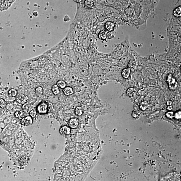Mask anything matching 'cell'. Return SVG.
Returning <instances> with one entry per match:
<instances>
[{
    "instance_id": "cell-1",
    "label": "cell",
    "mask_w": 181,
    "mask_h": 181,
    "mask_svg": "<svg viewBox=\"0 0 181 181\" xmlns=\"http://www.w3.org/2000/svg\"><path fill=\"white\" fill-rule=\"evenodd\" d=\"M167 82L170 89L171 90L175 89L178 86V84L176 79L171 74H169L168 76Z\"/></svg>"
},
{
    "instance_id": "cell-2",
    "label": "cell",
    "mask_w": 181,
    "mask_h": 181,
    "mask_svg": "<svg viewBox=\"0 0 181 181\" xmlns=\"http://www.w3.org/2000/svg\"><path fill=\"white\" fill-rule=\"evenodd\" d=\"M15 0H0V11L8 9Z\"/></svg>"
},
{
    "instance_id": "cell-3",
    "label": "cell",
    "mask_w": 181,
    "mask_h": 181,
    "mask_svg": "<svg viewBox=\"0 0 181 181\" xmlns=\"http://www.w3.org/2000/svg\"><path fill=\"white\" fill-rule=\"evenodd\" d=\"M37 110L38 112L41 114L46 113L48 112L47 103H41L38 106Z\"/></svg>"
},
{
    "instance_id": "cell-4",
    "label": "cell",
    "mask_w": 181,
    "mask_h": 181,
    "mask_svg": "<svg viewBox=\"0 0 181 181\" xmlns=\"http://www.w3.org/2000/svg\"><path fill=\"white\" fill-rule=\"evenodd\" d=\"M33 123L32 118L31 116H27L22 118L21 124L23 125L28 126L31 125Z\"/></svg>"
},
{
    "instance_id": "cell-5",
    "label": "cell",
    "mask_w": 181,
    "mask_h": 181,
    "mask_svg": "<svg viewBox=\"0 0 181 181\" xmlns=\"http://www.w3.org/2000/svg\"><path fill=\"white\" fill-rule=\"evenodd\" d=\"M16 97V101L21 104H23L26 103L28 99L26 96L23 94H17Z\"/></svg>"
},
{
    "instance_id": "cell-6",
    "label": "cell",
    "mask_w": 181,
    "mask_h": 181,
    "mask_svg": "<svg viewBox=\"0 0 181 181\" xmlns=\"http://www.w3.org/2000/svg\"><path fill=\"white\" fill-rule=\"evenodd\" d=\"M29 159L26 155H23L19 159V162L21 166H26L29 164Z\"/></svg>"
},
{
    "instance_id": "cell-7",
    "label": "cell",
    "mask_w": 181,
    "mask_h": 181,
    "mask_svg": "<svg viewBox=\"0 0 181 181\" xmlns=\"http://www.w3.org/2000/svg\"><path fill=\"white\" fill-rule=\"evenodd\" d=\"M71 129L68 127L64 126H62L59 130L60 134L62 135H66L70 134Z\"/></svg>"
},
{
    "instance_id": "cell-8",
    "label": "cell",
    "mask_w": 181,
    "mask_h": 181,
    "mask_svg": "<svg viewBox=\"0 0 181 181\" xmlns=\"http://www.w3.org/2000/svg\"><path fill=\"white\" fill-rule=\"evenodd\" d=\"M84 8L87 9H91L94 8L95 4L93 0H85L84 2Z\"/></svg>"
},
{
    "instance_id": "cell-9",
    "label": "cell",
    "mask_w": 181,
    "mask_h": 181,
    "mask_svg": "<svg viewBox=\"0 0 181 181\" xmlns=\"http://www.w3.org/2000/svg\"><path fill=\"white\" fill-rule=\"evenodd\" d=\"M109 32L108 31L103 30L101 31L99 34V37L102 40H105L109 36Z\"/></svg>"
},
{
    "instance_id": "cell-10",
    "label": "cell",
    "mask_w": 181,
    "mask_h": 181,
    "mask_svg": "<svg viewBox=\"0 0 181 181\" xmlns=\"http://www.w3.org/2000/svg\"><path fill=\"white\" fill-rule=\"evenodd\" d=\"M69 125L70 127L71 128H77L78 125V122L76 118H72L69 120Z\"/></svg>"
},
{
    "instance_id": "cell-11",
    "label": "cell",
    "mask_w": 181,
    "mask_h": 181,
    "mask_svg": "<svg viewBox=\"0 0 181 181\" xmlns=\"http://www.w3.org/2000/svg\"><path fill=\"white\" fill-rule=\"evenodd\" d=\"M63 91L64 94L67 96L71 95L73 93V89L69 87H65L63 89Z\"/></svg>"
},
{
    "instance_id": "cell-12",
    "label": "cell",
    "mask_w": 181,
    "mask_h": 181,
    "mask_svg": "<svg viewBox=\"0 0 181 181\" xmlns=\"http://www.w3.org/2000/svg\"><path fill=\"white\" fill-rule=\"evenodd\" d=\"M114 27V24L111 22H108L106 23L105 28L108 31H111L113 30Z\"/></svg>"
},
{
    "instance_id": "cell-13",
    "label": "cell",
    "mask_w": 181,
    "mask_h": 181,
    "mask_svg": "<svg viewBox=\"0 0 181 181\" xmlns=\"http://www.w3.org/2000/svg\"><path fill=\"white\" fill-rule=\"evenodd\" d=\"M130 73V70L129 68L125 69L123 70L122 72V75L125 79H127L129 77Z\"/></svg>"
},
{
    "instance_id": "cell-14",
    "label": "cell",
    "mask_w": 181,
    "mask_h": 181,
    "mask_svg": "<svg viewBox=\"0 0 181 181\" xmlns=\"http://www.w3.org/2000/svg\"><path fill=\"white\" fill-rule=\"evenodd\" d=\"M127 94L130 97L134 96L136 93V91L135 88H130L128 89L126 91Z\"/></svg>"
},
{
    "instance_id": "cell-15",
    "label": "cell",
    "mask_w": 181,
    "mask_h": 181,
    "mask_svg": "<svg viewBox=\"0 0 181 181\" xmlns=\"http://www.w3.org/2000/svg\"><path fill=\"white\" fill-rule=\"evenodd\" d=\"M52 91L55 95H57L60 93V90L57 84L53 85L52 87Z\"/></svg>"
},
{
    "instance_id": "cell-16",
    "label": "cell",
    "mask_w": 181,
    "mask_h": 181,
    "mask_svg": "<svg viewBox=\"0 0 181 181\" xmlns=\"http://www.w3.org/2000/svg\"><path fill=\"white\" fill-rule=\"evenodd\" d=\"M35 93L38 97H41L43 94V89L42 87H37L35 90Z\"/></svg>"
},
{
    "instance_id": "cell-17",
    "label": "cell",
    "mask_w": 181,
    "mask_h": 181,
    "mask_svg": "<svg viewBox=\"0 0 181 181\" xmlns=\"http://www.w3.org/2000/svg\"><path fill=\"white\" fill-rule=\"evenodd\" d=\"M14 115L15 117L20 119L23 118L24 115V112L22 111H18L15 112Z\"/></svg>"
},
{
    "instance_id": "cell-18",
    "label": "cell",
    "mask_w": 181,
    "mask_h": 181,
    "mask_svg": "<svg viewBox=\"0 0 181 181\" xmlns=\"http://www.w3.org/2000/svg\"><path fill=\"white\" fill-rule=\"evenodd\" d=\"M83 110L81 107L78 106L76 107L75 110V113L76 115L78 116H81L83 114Z\"/></svg>"
},
{
    "instance_id": "cell-19",
    "label": "cell",
    "mask_w": 181,
    "mask_h": 181,
    "mask_svg": "<svg viewBox=\"0 0 181 181\" xmlns=\"http://www.w3.org/2000/svg\"><path fill=\"white\" fill-rule=\"evenodd\" d=\"M57 85L58 86L59 88L63 89L66 87V84L64 81L62 80H60L58 81L57 82Z\"/></svg>"
},
{
    "instance_id": "cell-20",
    "label": "cell",
    "mask_w": 181,
    "mask_h": 181,
    "mask_svg": "<svg viewBox=\"0 0 181 181\" xmlns=\"http://www.w3.org/2000/svg\"><path fill=\"white\" fill-rule=\"evenodd\" d=\"M181 7L176 8L173 12V14L175 16L180 17L181 16Z\"/></svg>"
},
{
    "instance_id": "cell-21",
    "label": "cell",
    "mask_w": 181,
    "mask_h": 181,
    "mask_svg": "<svg viewBox=\"0 0 181 181\" xmlns=\"http://www.w3.org/2000/svg\"><path fill=\"white\" fill-rule=\"evenodd\" d=\"M9 95L11 97H15L17 95V92L15 89H12L9 91Z\"/></svg>"
},
{
    "instance_id": "cell-22",
    "label": "cell",
    "mask_w": 181,
    "mask_h": 181,
    "mask_svg": "<svg viewBox=\"0 0 181 181\" xmlns=\"http://www.w3.org/2000/svg\"><path fill=\"white\" fill-rule=\"evenodd\" d=\"M132 116L135 118H138L140 117V113L138 111L135 110L133 111L132 114Z\"/></svg>"
},
{
    "instance_id": "cell-23",
    "label": "cell",
    "mask_w": 181,
    "mask_h": 181,
    "mask_svg": "<svg viewBox=\"0 0 181 181\" xmlns=\"http://www.w3.org/2000/svg\"><path fill=\"white\" fill-rule=\"evenodd\" d=\"M30 116L32 118H35L38 116V112L37 111L35 110H32L30 112Z\"/></svg>"
},
{
    "instance_id": "cell-24",
    "label": "cell",
    "mask_w": 181,
    "mask_h": 181,
    "mask_svg": "<svg viewBox=\"0 0 181 181\" xmlns=\"http://www.w3.org/2000/svg\"><path fill=\"white\" fill-rule=\"evenodd\" d=\"M29 104L28 103H25L23 104L22 109L23 111L24 112H27L29 110Z\"/></svg>"
},
{
    "instance_id": "cell-25",
    "label": "cell",
    "mask_w": 181,
    "mask_h": 181,
    "mask_svg": "<svg viewBox=\"0 0 181 181\" xmlns=\"http://www.w3.org/2000/svg\"><path fill=\"white\" fill-rule=\"evenodd\" d=\"M148 106V103L147 102H143L140 103V108L142 110H144L147 108Z\"/></svg>"
},
{
    "instance_id": "cell-26",
    "label": "cell",
    "mask_w": 181,
    "mask_h": 181,
    "mask_svg": "<svg viewBox=\"0 0 181 181\" xmlns=\"http://www.w3.org/2000/svg\"><path fill=\"white\" fill-rule=\"evenodd\" d=\"M6 101L4 99L0 98V108H4L6 106Z\"/></svg>"
},
{
    "instance_id": "cell-27",
    "label": "cell",
    "mask_w": 181,
    "mask_h": 181,
    "mask_svg": "<svg viewBox=\"0 0 181 181\" xmlns=\"http://www.w3.org/2000/svg\"><path fill=\"white\" fill-rule=\"evenodd\" d=\"M47 103L48 111H51L54 108V106H53V104H52V103L50 102H48Z\"/></svg>"
},
{
    "instance_id": "cell-28",
    "label": "cell",
    "mask_w": 181,
    "mask_h": 181,
    "mask_svg": "<svg viewBox=\"0 0 181 181\" xmlns=\"http://www.w3.org/2000/svg\"><path fill=\"white\" fill-rule=\"evenodd\" d=\"M166 116L168 118H172L174 116V113L172 112H168L166 113Z\"/></svg>"
},
{
    "instance_id": "cell-29",
    "label": "cell",
    "mask_w": 181,
    "mask_h": 181,
    "mask_svg": "<svg viewBox=\"0 0 181 181\" xmlns=\"http://www.w3.org/2000/svg\"><path fill=\"white\" fill-rule=\"evenodd\" d=\"M136 65L135 62L134 61H131V62H129V64H128L129 67L130 68H134V67H135Z\"/></svg>"
},
{
    "instance_id": "cell-30",
    "label": "cell",
    "mask_w": 181,
    "mask_h": 181,
    "mask_svg": "<svg viewBox=\"0 0 181 181\" xmlns=\"http://www.w3.org/2000/svg\"><path fill=\"white\" fill-rule=\"evenodd\" d=\"M175 118L177 119H180L181 118V112L179 111L176 113L175 114Z\"/></svg>"
},
{
    "instance_id": "cell-31",
    "label": "cell",
    "mask_w": 181,
    "mask_h": 181,
    "mask_svg": "<svg viewBox=\"0 0 181 181\" xmlns=\"http://www.w3.org/2000/svg\"><path fill=\"white\" fill-rule=\"evenodd\" d=\"M74 1L77 2H80L82 1L83 0H74Z\"/></svg>"
},
{
    "instance_id": "cell-32",
    "label": "cell",
    "mask_w": 181,
    "mask_h": 181,
    "mask_svg": "<svg viewBox=\"0 0 181 181\" xmlns=\"http://www.w3.org/2000/svg\"><path fill=\"white\" fill-rule=\"evenodd\" d=\"M168 110H171L172 109V107L171 106H170L168 107Z\"/></svg>"
}]
</instances>
